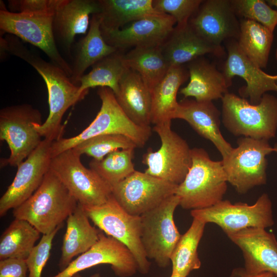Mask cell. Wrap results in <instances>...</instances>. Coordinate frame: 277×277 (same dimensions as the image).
<instances>
[{"instance_id": "17", "label": "cell", "mask_w": 277, "mask_h": 277, "mask_svg": "<svg viewBox=\"0 0 277 277\" xmlns=\"http://www.w3.org/2000/svg\"><path fill=\"white\" fill-rule=\"evenodd\" d=\"M188 24L200 36L217 46L229 39L238 40L240 32L231 0L203 1Z\"/></svg>"}, {"instance_id": "8", "label": "cell", "mask_w": 277, "mask_h": 277, "mask_svg": "<svg viewBox=\"0 0 277 277\" xmlns=\"http://www.w3.org/2000/svg\"><path fill=\"white\" fill-rule=\"evenodd\" d=\"M73 149L52 157L50 170L83 206L102 205L112 195L111 186L91 168L85 167Z\"/></svg>"}, {"instance_id": "21", "label": "cell", "mask_w": 277, "mask_h": 277, "mask_svg": "<svg viewBox=\"0 0 277 277\" xmlns=\"http://www.w3.org/2000/svg\"><path fill=\"white\" fill-rule=\"evenodd\" d=\"M221 115L220 111L212 102H199L185 98L179 102L174 119L187 122L200 136L213 144L224 159L233 147L220 131Z\"/></svg>"}, {"instance_id": "20", "label": "cell", "mask_w": 277, "mask_h": 277, "mask_svg": "<svg viewBox=\"0 0 277 277\" xmlns=\"http://www.w3.org/2000/svg\"><path fill=\"white\" fill-rule=\"evenodd\" d=\"M241 250L243 270L255 274L270 272L277 276V241L274 234L261 228H248L228 235Z\"/></svg>"}, {"instance_id": "5", "label": "cell", "mask_w": 277, "mask_h": 277, "mask_svg": "<svg viewBox=\"0 0 277 277\" xmlns=\"http://www.w3.org/2000/svg\"><path fill=\"white\" fill-rule=\"evenodd\" d=\"M222 121L224 127L235 136L269 140L277 130V97L263 95L257 104L227 92L222 98Z\"/></svg>"}, {"instance_id": "14", "label": "cell", "mask_w": 277, "mask_h": 277, "mask_svg": "<svg viewBox=\"0 0 277 277\" xmlns=\"http://www.w3.org/2000/svg\"><path fill=\"white\" fill-rule=\"evenodd\" d=\"M178 186L135 170L111 187L112 195L131 215L141 216L175 194Z\"/></svg>"}, {"instance_id": "40", "label": "cell", "mask_w": 277, "mask_h": 277, "mask_svg": "<svg viewBox=\"0 0 277 277\" xmlns=\"http://www.w3.org/2000/svg\"><path fill=\"white\" fill-rule=\"evenodd\" d=\"M65 0H9V11L15 13H55Z\"/></svg>"}, {"instance_id": "9", "label": "cell", "mask_w": 277, "mask_h": 277, "mask_svg": "<svg viewBox=\"0 0 277 277\" xmlns=\"http://www.w3.org/2000/svg\"><path fill=\"white\" fill-rule=\"evenodd\" d=\"M36 124H42V115L30 104L1 110L0 140L7 143L10 151L8 158L1 160V167H17L40 144L43 139L35 129Z\"/></svg>"}, {"instance_id": "2", "label": "cell", "mask_w": 277, "mask_h": 277, "mask_svg": "<svg viewBox=\"0 0 277 277\" xmlns=\"http://www.w3.org/2000/svg\"><path fill=\"white\" fill-rule=\"evenodd\" d=\"M78 203L50 169L37 189L13 210L15 219L24 220L41 233H50L75 210Z\"/></svg>"}, {"instance_id": "19", "label": "cell", "mask_w": 277, "mask_h": 277, "mask_svg": "<svg viewBox=\"0 0 277 277\" xmlns=\"http://www.w3.org/2000/svg\"><path fill=\"white\" fill-rule=\"evenodd\" d=\"M226 42L227 56L223 72L231 81L237 76L245 81L246 85L239 90L241 97L257 104L267 92L277 93V74H268L250 61L240 50L237 40Z\"/></svg>"}, {"instance_id": "18", "label": "cell", "mask_w": 277, "mask_h": 277, "mask_svg": "<svg viewBox=\"0 0 277 277\" xmlns=\"http://www.w3.org/2000/svg\"><path fill=\"white\" fill-rule=\"evenodd\" d=\"M176 23L171 16L162 13L132 22L124 27L102 31L105 41L118 50L146 46H162Z\"/></svg>"}, {"instance_id": "33", "label": "cell", "mask_w": 277, "mask_h": 277, "mask_svg": "<svg viewBox=\"0 0 277 277\" xmlns=\"http://www.w3.org/2000/svg\"><path fill=\"white\" fill-rule=\"evenodd\" d=\"M41 233L26 220L14 219L0 238V260L8 258L26 260Z\"/></svg>"}, {"instance_id": "4", "label": "cell", "mask_w": 277, "mask_h": 277, "mask_svg": "<svg viewBox=\"0 0 277 277\" xmlns=\"http://www.w3.org/2000/svg\"><path fill=\"white\" fill-rule=\"evenodd\" d=\"M97 94L102 104L100 111L90 125L77 135L53 141L51 146V158L93 137L109 134H121L132 140L137 147H143L151 135L150 126L134 123L118 104L113 91L99 87Z\"/></svg>"}, {"instance_id": "23", "label": "cell", "mask_w": 277, "mask_h": 277, "mask_svg": "<svg viewBox=\"0 0 277 277\" xmlns=\"http://www.w3.org/2000/svg\"><path fill=\"white\" fill-rule=\"evenodd\" d=\"M100 12L98 1L65 0L55 11L53 29L56 42L70 53L74 37L89 30L90 14Z\"/></svg>"}, {"instance_id": "26", "label": "cell", "mask_w": 277, "mask_h": 277, "mask_svg": "<svg viewBox=\"0 0 277 277\" xmlns=\"http://www.w3.org/2000/svg\"><path fill=\"white\" fill-rule=\"evenodd\" d=\"M81 205L66 220V230L58 263L60 271L66 268L76 256L90 249L98 240L100 231L93 226Z\"/></svg>"}, {"instance_id": "47", "label": "cell", "mask_w": 277, "mask_h": 277, "mask_svg": "<svg viewBox=\"0 0 277 277\" xmlns=\"http://www.w3.org/2000/svg\"><path fill=\"white\" fill-rule=\"evenodd\" d=\"M275 58H276V60L277 61V48H276V50H275Z\"/></svg>"}, {"instance_id": "22", "label": "cell", "mask_w": 277, "mask_h": 277, "mask_svg": "<svg viewBox=\"0 0 277 277\" xmlns=\"http://www.w3.org/2000/svg\"><path fill=\"white\" fill-rule=\"evenodd\" d=\"M161 49L169 68L184 66L207 54L222 56L224 53L222 46L214 45L204 39L188 23L176 25Z\"/></svg>"}, {"instance_id": "38", "label": "cell", "mask_w": 277, "mask_h": 277, "mask_svg": "<svg viewBox=\"0 0 277 277\" xmlns=\"http://www.w3.org/2000/svg\"><path fill=\"white\" fill-rule=\"evenodd\" d=\"M203 0H153V5L159 12L173 17L176 25L187 24Z\"/></svg>"}, {"instance_id": "45", "label": "cell", "mask_w": 277, "mask_h": 277, "mask_svg": "<svg viewBox=\"0 0 277 277\" xmlns=\"http://www.w3.org/2000/svg\"><path fill=\"white\" fill-rule=\"evenodd\" d=\"M170 277H184V276H182L178 274L172 272Z\"/></svg>"}, {"instance_id": "16", "label": "cell", "mask_w": 277, "mask_h": 277, "mask_svg": "<svg viewBox=\"0 0 277 277\" xmlns=\"http://www.w3.org/2000/svg\"><path fill=\"white\" fill-rule=\"evenodd\" d=\"M109 264L119 277H130L138 271L136 260L124 244L100 232L97 241L87 251L73 260L64 269L49 277H72L86 269Z\"/></svg>"}, {"instance_id": "25", "label": "cell", "mask_w": 277, "mask_h": 277, "mask_svg": "<svg viewBox=\"0 0 277 277\" xmlns=\"http://www.w3.org/2000/svg\"><path fill=\"white\" fill-rule=\"evenodd\" d=\"M115 95L120 107L134 123L142 127L150 126L151 92L137 72L127 68Z\"/></svg>"}, {"instance_id": "6", "label": "cell", "mask_w": 277, "mask_h": 277, "mask_svg": "<svg viewBox=\"0 0 277 277\" xmlns=\"http://www.w3.org/2000/svg\"><path fill=\"white\" fill-rule=\"evenodd\" d=\"M55 13H15L7 10L1 1V33L13 35L42 50L50 62L62 69L70 77L71 65L58 50L53 21Z\"/></svg>"}, {"instance_id": "43", "label": "cell", "mask_w": 277, "mask_h": 277, "mask_svg": "<svg viewBox=\"0 0 277 277\" xmlns=\"http://www.w3.org/2000/svg\"><path fill=\"white\" fill-rule=\"evenodd\" d=\"M266 2L270 6H275L276 8V10H277V0H268V1H266Z\"/></svg>"}, {"instance_id": "31", "label": "cell", "mask_w": 277, "mask_h": 277, "mask_svg": "<svg viewBox=\"0 0 277 277\" xmlns=\"http://www.w3.org/2000/svg\"><path fill=\"white\" fill-rule=\"evenodd\" d=\"M273 40V33L261 24L249 19L240 22L237 40L242 52L262 69L266 67Z\"/></svg>"}, {"instance_id": "44", "label": "cell", "mask_w": 277, "mask_h": 277, "mask_svg": "<svg viewBox=\"0 0 277 277\" xmlns=\"http://www.w3.org/2000/svg\"><path fill=\"white\" fill-rule=\"evenodd\" d=\"M72 277H82V276L78 273L77 274H75V275H74ZM89 277H101V275L98 273H94V274H92Z\"/></svg>"}, {"instance_id": "41", "label": "cell", "mask_w": 277, "mask_h": 277, "mask_svg": "<svg viewBox=\"0 0 277 277\" xmlns=\"http://www.w3.org/2000/svg\"><path fill=\"white\" fill-rule=\"evenodd\" d=\"M26 260L8 258L0 260V277H28Z\"/></svg>"}, {"instance_id": "7", "label": "cell", "mask_w": 277, "mask_h": 277, "mask_svg": "<svg viewBox=\"0 0 277 277\" xmlns=\"http://www.w3.org/2000/svg\"><path fill=\"white\" fill-rule=\"evenodd\" d=\"M82 207L96 226L128 248L136 260L138 271L144 274L147 273L151 264L141 241V216L128 213L112 195L102 205Z\"/></svg>"}, {"instance_id": "46", "label": "cell", "mask_w": 277, "mask_h": 277, "mask_svg": "<svg viewBox=\"0 0 277 277\" xmlns=\"http://www.w3.org/2000/svg\"><path fill=\"white\" fill-rule=\"evenodd\" d=\"M273 148L274 150V152H277V144L274 145Z\"/></svg>"}, {"instance_id": "1", "label": "cell", "mask_w": 277, "mask_h": 277, "mask_svg": "<svg viewBox=\"0 0 277 277\" xmlns=\"http://www.w3.org/2000/svg\"><path fill=\"white\" fill-rule=\"evenodd\" d=\"M0 45L1 53L7 52L24 60L43 78L48 91L49 114L43 123L36 124L35 127L43 138L54 141L62 138L64 126L61 123L64 114L88 93H81L79 86L72 83L62 69L43 59L16 36L8 34L1 37Z\"/></svg>"}, {"instance_id": "36", "label": "cell", "mask_w": 277, "mask_h": 277, "mask_svg": "<svg viewBox=\"0 0 277 277\" xmlns=\"http://www.w3.org/2000/svg\"><path fill=\"white\" fill-rule=\"evenodd\" d=\"M136 144L126 136L117 134H104L89 138L73 149L80 155L85 154L95 161H101L110 153L119 149H135Z\"/></svg>"}, {"instance_id": "11", "label": "cell", "mask_w": 277, "mask_h": 277, "mask_svg": "<svg viewBox=\"0 0 277 277\" xmlns=\"http://www.w3.org/2000/svg\"><path fill=\"white\" fill-rule=\"evenodd\" d=\"M160 138L161 147L156 151L148 149L142 163L147 166L148 174L179 186L185 179L191 166V150L187 142L171 129V123L154 125Z\"/></svg>"}, {"instance_id": "32", "label": "cell", "mask_w": 277, "mask_h": 277, "mask_svg": "<svg viewBox=\"0 0 277 277\" xmlns=\"http://www.w3.org/2000/svg\"><path fill=\"white\" fill-rule=\"evenodd\" d=\"M122 52L117 50L92 66L91 70L80 80V92L88 93L90 88L107 87L116 95L119 90L120 81L127 69Z\"/></svg>"}, {"instance_id": "15", "label": "cell", "mask_w": 277, "mask_h": 277, "mask_svg": "<svg viewBox=\"0 0 277 277\" xmlns=\"http://www.w3.org/2000/svg\"><path fill=\"white\" fill-rule=\"evenodd\" d=\"M53 141L43 138L40 144L16 167L15 176L0 199V216L17 207L37 189L50 169Z\"/></svg>"}, {"instance_id": "13", "label": "cell", "mask_w": 277, "mask_h": 277, "mask_svg": "<svg viewBox=\"0 0 277 277\" xmlns=\"http://www.w3.org/2000/svg\"><path fill=\"white\" fill-rule=\"evenodd\" d=\"M180 206L175 194L141 216V241L148 259L161 268L167 267L181 235L174 223V212Z\"/></svg>"}, {"instance_id": "30", "label": "cell", "mask_w": 277, "mask_h": 277, "mask_svg": "<svg viewBox=\"0 0 277 277\" xmlns=\"http://www.w3.org/2000/svg\"><path fill=\"white\" fill-rule=\"evenodd\" d=\"M127 68L137 72L151 91L160 83L169 67L161 46H146L132 48L123 55Z\"/></svg>"}, {"instance_id": "37", "label": "cell", "mask_w": 277, "mask_h": 277, "mask_svg": "<svg viewBox=\"0 0 277 277\" xmlns=\"http://www.w3.org/2000/svg\"><path fill=\"white\" fill-rule=\"evenodd\" d=\"M233 10L243 19L256 22L273 33L277 26V10L263 0H231Z\"/></svg>"}, {"instance_id": "24", "label": "cell", "mask_w": 277, "mask_h": 277, "mask_svg": "<svg viewBox=\"0 0 277 277\" xmlns=\"http://www.w3.org/2000/svg\"><path fill=\"white\" fill-rule=\"evenodd\" d=\"M189 82L180 93L185 98L192 97L199 102H212L222 99L228 92L232 81L204 56L187 64Z\"/></svg>"}, {"instance_id": "34", "label": "cell", "mask_w": 277, "mask_h": 277, "mask_svg": "<svg viewBox=\"0 0 277 277\" xmlns=\"http://www.w3.org/2000/svg\"><path fill=\"white\" fill-rule=\"evenodd\" d=\"M206 224L193 219L189 229L181 235L170 258L172 273L187 277L192 271L201 267V262L198 255L197 248Z\"/></svg>"}, {"instance_id": "10", "label": "cell", "mask_w": 277, "mask_h": 277, "mask_svg": "<svg viewBox=\"0 0 277 277\" xmlns=\"http://www.w3.org/2000/svg\"><path fill=\"white\" fill-rule=\"evenodd\" d=\"M237 144L222 161L228 183L239 193L245 194L266 183V156L274 150L266 140L242 137Z\"/></svg>"}, {"instance_id": "27", "label": "cell", "mask_w": 277, "mask_h": 277, "mask_svg": "<svg viewBox=\"0 0 277 277\" xmlns=\"http://www.w3.org/2000/svg\"><path fill=\"white\" fill-rule=\"evenodd\" d=\"M189 78L185 66L170 67L163 78L151 91V123L155 125L171 123L179 106L176 95Z\"/></svg>"}, {"instance_id": "29", "label": "cell", "mask_w": 277, "mask_h": 277, "mask_svg": "<svg viewBox=\"0 0 277 277\" xmlns=\"http://www.w3.org/2000/svg\"><path fill=\"white\" fill-rule=\"evenodd\" d=\"M102 31L121 29L129 23L162 13L153 7V0H97Z\"/></svg>"}, {"instance_id": "28", "label": "cell", "mask_w": 277, "mask_h": 277, "mask_svg": "<svg viewBox=\"0 0 277 277\" xmlns=\"http://www.w3.org/2000/svg\"><path fill=\"white\" fill-rule=\"evenodd\" d=\"M117 50L105 41L101 30L100 19L96 14H93L87 34L75 46L74 57L71 66V81L78 86L88 67Z\"/></svg>"}, {"instance_id": "39", "label": "cell", "mask_w": 277, "mask_h": 277, "mask_svg": "<svg viewBox=\"0 0 277 277\" xmlns=\"http://www.w3.org/2000/svg\"><path fill=\"white\" fill-rule=\"evenodd\" d=\"M63 225L57 227L49 233L43 234L38 243L33 248L26 260L28 277H41L52 248L53 239Z\"/></svg>"}, {"instance_id": "35", "label": "cell", "mask_w": 277, "mask_h": 277, "mask_svg": "<svg viewBox=\"0 0 277 277\" xmlns=\"http://www.w3.org/2000/svg\"><path fill=\"white\" fill-rule=\"evenodd\" d=\"M134 149H119L108 154L101 161L92 160L89 163V167L112 187L136 170L132 161Z\"/></svg>"}, {"instance_id": "42", "label": "cell", "mask_w": 277, "mask_h": 277, "mask_svg": "<svg viewBox=\"0 0 277 277\" xmlns=\"http://www.w3.org/2000/svg\"><path fill=\"white\" fill-rule=\"evenodd\" d=\"M270 272H264L255 274L246 273L243 268H238L233 271L232 277H274Z\"/></svg>"}, {"instance_id": "12", "label": "cell", "mask_w": 277, "mask_h": 277, "mask_svg": "<svg viewBox=\"0 0 277 277\" xmlns=\"http://www.w3.org/2000/svg\"><path fill=\"white\" fill-rule=\"evenodd\" d=\"M193 219L206 224L214 223L229 235L248 228L266 229L274 224L271 201L266 193L252 205L222 200L204 209L190 211Z\"/></svg>"}, {"instance_id": "3", "label": "cell", "mask_w": 277, "mask_h": 277, "mask_svg": "<svg viewBox=\"0 0 277 277\" xmlns=\"http://www.w3.org/2000/svg\"><path fill=\"white\" fill-rule=\"evenodd\" d=\"M191 166L175 192L180 206L191 210L211 207L223 200L227 189L222 161L211 160L202 148L191 149Z\"/></svg>"}]
</instances>
